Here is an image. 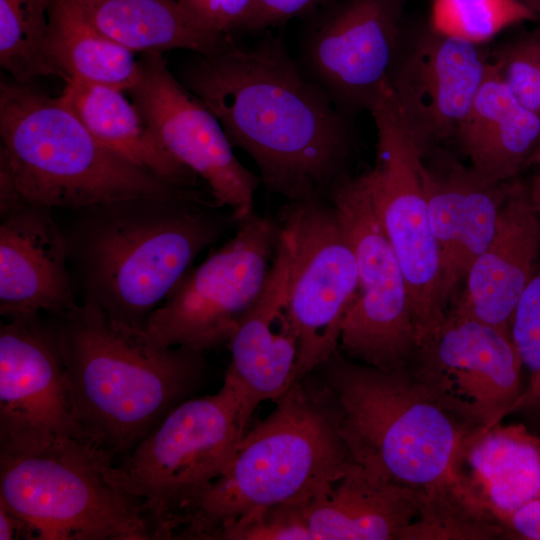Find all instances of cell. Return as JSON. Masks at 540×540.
<instances>
[{"instance_id": "1", "label": "cell", "mask_w": 540, "mask_h": 540, "mask_svg": "<svg viewBox=\"0 0 540 540\" xmlns=\"http://www.w3.org/2000/svg\"><path fill=\"white\" fill-rule=\"evenodd\" d=\"M183 85L217 118L231 145L287 202L329 200L349 176L353 140L345 114L276 39L242 48L227 37L183 70Z\"/></svg>"}, {"instance_id": "2", "label": "cell", "mask_w": 540, "mask_h": 540, "mask_svg": "<svg viewBox=\"0 0 540 540\" xmlns=\"http://www.w3.org/2000/svg\"><path fill=\"white\" fill-rule=\"evenodd\" d=\"M211 193L144 197L76 210L65 236L83 299L144 329L195 258L233 224Z\"/></svg>"}, {"instance_id": "3", "label": "cell", "mask_w": 540, "mask_h": 540, "mask_svg": "<svg viewBox=\"0 0 540 540\" xmlns=\"http://www.w3.org/2000/svg\"><path fill=\"white\" fill-rule=\"evenodd\" d=\"M52 319L75 418L112 459L126 456L204 379V353L160 346L91 300Z\"/></svg>"}, {"instance_id": "4", "label": "cell", "mask_w": 540, "mask_h": 540, "mask_svg": "<svg viewBox=\"0 0 540 540\" xmlns=\"http://www.w3.org/2000/svg\"><path fill=\"white\" fill-rule=\"evenodd\" d=\"M225 471L180 518L177 539H217L226 524L288 502H309L351 460L336 402L306 377L274 400Z\"/></svg>"}, {"instance_id": "5", "label": "cell", "mask_w": 540, "mask_h": 540, "mask_svg": "<svg viewBox=\"0 0 540 540\" xmlns=\"http://www.w3.org/2000/svg\"><path fill=\"white\" fill-rule=\"evenodd\" d=\"M0 169L29 203L72 211L131 198L178 197L207 188L172 184L102 145L57 98L1 81Z\"/></svg>"}, {"instance_id": "6", "label": "cell", "mask_w": 540, "mask_h": 540, "mask_svg": "<svg viewBox=\"0 0 540 540\" xmlns=\"http://www.w3.org/2000/svg\"><path fill=\"white\" fill-rule=\"evenodd\" d=\"M318 369L353 461L420 491L452 471L470 431L432 401L409 366L379 369L338 348Z\"/></svg>"}, {"instance_id": "7", "label": "cell", "mask_w": 540, "mask_h": 540, "mask_svg": "<svg viewBox=\"0 0 540 540\" xmlns=\"http://www.w3.org/2000/svg\"><path fill=\"white\" fill-rule=\"evenodd\" d=\"M111 463L73 438L0 451V505L27 524L31 539H153L141 501L108 478Z\"/></svg>"}, {"instance_id": "8", "label": "cell", "mask_w": 540, "mask_h": 540, "mask_svg": "<svg viewBox=\"0 0 540 540\" xmlns=\"http://www.w3.org/2000/svg\"><path fill=\"white\" fill-rule=\"evenodd\" d=\"M241 400L224 378L213 395L174 407L107 476L141 501L153 539H172L187 508L226 469L245 435Z\"/></svg>"}, {"instance_id": "9", "label": "cell", "mask_w": 540, "mask_h": 540, "mask_svg": "<svg viewBox=\"0 0 540 540\" xmlns=\"http://www.w3.org/2000/svg\"><path fill=\"white\" fill-rule=\"evenodd\" d=\"M368 111L376 127V159L359 176L402 270L419 347L448 314L441 297L440 250L419 175L420 150L402 122L389 84Z\"/></svg>"}, {"instance_id": "10", "label": "cell", "mask_w": 540, "mask_h": 540, "mask_svg": "<svg viewBox=\"0 0 540 540\" xmlns=\"http://www.w3.org/2000/svg\"><path fill=\"white\" fill-rule=\"evenodd\" d=\"M278 238V223L255 211L238 221L234 235L149 316L145 333L160 346L202 353L229 343L264 288Z\"/></svg>"}, {"instance_id": "11", "label": "cell", "mask_w": 540, "mask_h": 540, "mask_svg": "<svg viewBox=\"0 0 540 540\" xmlns=\"http://www.w3.org/2000/svg\"><path fill=\"white\" fill-rule=\"evenodd\" d=\"M277 223L290 248L288 304L299 340L295 382L339 348L358 289L357 261L329 200L286 202Z\"/></svg>"}, {"instance_id": "12", "label": "cell", "mask_w": 540, "mask_h": 540, "mask_svg": "<svg viewBox=\"0 0 540 540\" xmlns=\"http://www.w3.org/2000/svg\"><path fill=\"white\" fill-rule=\"evenodd\" d=\"M335 207L357 261L358 289L346 314L339 348L379 369L407 367L418 349L407 285L360 176L332 190Z\"/></svg>"}, {"instance_id": "13", "label": "cell", "mask_w": 540, "mask_h": 540, "mask_svg": "<svg viewBox=\"0 0 540 540\" xmlns=\"http://www.w3.org/2000/svg\"><path fill=\"white\" fill-rule=\"evenodd\" d=\"M409 368L432 401L470 432L495 426L522 395L510 332L470 318L448 313Z\"/></svg>"}, {"instance_id": "14", "label": "cell", "mask_w": 540, "mask_h": 540, "mask_svg": "<svg viewBox=\"0 0 540 540\" xmlns=\"http://www.w3.org/2000/svg\"><path fill=\"white\" fill-rule=\"evenodd\" d=\"M127 93L169 154L196 174L237 222L254 211L259 176L238 160L220 122L172 75L160 52L142 53Z\"/></svg>"}, {"instance_id": "15", "label": "cell", "mask_w": 540, "mask_h": 540, "mask_svg": "<svg viewBox=\"0 0 540 540\" xmlns=\"http://www.w3.org/2000/svg\"><path fill=\"white\" fill-rule=\"evenodd\" d=\"M62 438L91 444L74 415L53 319H7L0 327V451Z\"/></svg>"}, {"instance_id": "16", "label": "cell", "mask_w": 540, "mask_h": 540, "mask_svg": "<svg viewBox=\"0 0 540 540\" xmlns=\"http://www.w3.org/2000/svg\"><path fill=\"white\" fill-rule=\"evenodd\" d=\"M481 46L430 25L401 32L389 86L420 151L454 138L487 73L489 54Z\"/></svg>"}, {"instance_id": "17", "label": "cell", "mask_w": 540, "mask_h": 540, "mask_svg": "<svg viewBox=\"0 0 540 540\" xmlns=\"http://www.w3.org/2000/svg\"><path fill=\"white\" fill-rule=\"evenodd\" d=\"M401 32L392 0H348L306 36L305 74L342 113L368 110L389 81Z\"/></svg>"}, {"instance_id": "18", "label": "cell", "mask_w": 540, "mask_h": 540, "mask_svg": "<svg viewBox=\"0 0 540 540\" xmlns=\"http://www.w3.org/2000/svg\"><path fill=\"white\" fill-rule=\"evenodd\" d=\"M419 175L440 250L441 297L447 306L489 245L511 180H486L438 145L420 151Z\"/></svg>"}, {"instance_id": "19", "label": "cell", "mask_w": 540, "mask_h": 540, "mask_svg": "<svg viewBox=\"0 0 540 540\" xmlns=\"http://www.w3.org/2000/svg\"><path fill=\"white\" fill-rule=\"evenodd\" d=\"M289 269V242L279 227L264 288L229 341L224 378L235 388L247 423L259 403L274 401L295 382L299 340L288 304Z\"/></svg>"}, {"instance_id": "20", "label": "cell", "mask_w": 540, "mask_h": 540, "mask_svg": "<svg viewBox=\"0 0 540 540\" xmlns=\"http://www.w3.org/2000/svg\"><path fill=\"white\" fill-rule=\"evenodd\" d=\"M64 230L51 208L25 203L0 225V314L6 319L75 308Z\"/></svg>"}, {"instance_id": "21", "label": "cell", "mask_w": 540, "mask_h": 540, "mask_svg": "<svg viewBox=\"0 0 540 540\" xmlns=\"http://www.w3.org/2000/svg\"><path fill=\"white\" fill-rule=\"evenodd\" d=\"M540 216L528 189L512 182L495 233L475 259L451 315L510 332L516 305L537 268Z\"/></svg>"}, {"instance_id": "22", "label": "cell", "mask_w": 540, "mask_h": 540, "mask_svg": "<svg viewBox=\"0 0 540 540\" xmlns=\"http://www.w3.org/2000/svg\"><path fill=\"white\" fill-rule=\"evenodd\" d=\"M422 492L353 461L308 502L311 540H400L419 514Z\"/></svg>"}, {"instance_id": "23", "label": "cell", "mask_w": 540, "mask_h": 540, "mask_svg": "<svg viewBox=\"0 0 540 540\" xmlns=\"http://www.w3.org/2000/svg\"><path fill=\"white\" fill-rule=\"evenodd\" d=\"M454 138L478 174L492 182H506L532 163L539 150L540 116L515 98L489 62Z\"/></svg>"}, {"instance_id": "24", "label": "cell", "mask_w": 540, "mask_h": 540, "mask_svg": "<svg viewBox=\"0 0 540 540\" xmlns=\"http://www.w3.org/2000/svg\"><path fill=\"white\" fill-rule=\"evenodd\" d=\"M124 93L71 80L65 83L59 98L111 151L172 184L208 189L196 174L169 154Z\"/></svg>"}, {"instance_id": "25", "label": "cell", "mask_w": 540, "mask_h": 540, "mask_svg": "<svg viewBox=\"0 0 540 540\" xmlns=\"http://www.w3.org/2000/svg\"><path fill=\"white\" fill-rule=\"evenodd\" d=\"M97 29L133 52L217 50L228 36L199 26L178 0H66Z\"/></svg>"}, {"instance_id": "26", "label": "cell", "mask_w": 540, "mask_h": 540, "mask_svg": "<svg viewBox=\"0 0 540 540\" xmlns=\"http://www.w3.org/2000/svg\"><path fill=\"white\" fill-rule=\"evenodd\" d=\"M470 476L484 500L505 520L540 497V439L521 428L467 433L460 444Z\"/></svg>"}, {"instance_id": "27", "label": "cell", "mask_w": 540, "mask_h": 540, "mask_svg": "<svg viewBox=\"0 0 540 540\" xmlns=\"http://www.w3.org/2000/svg\"><path fill=\"white\" fill-rule=\"evenodd\" d=\"M46 54L65 83L81 81L127 92L138 74L135 52L97 29L66 0H52Z\"/></svg>"}, {"instance_id": "28", "label": "cell", "mask_w": 540, "mask_h": 540, "mask_svg": "<svg viewBox=\"0 0 540 540\" xmlns=\"http://www.w3.org/2000/svg\"><path fill=\"white\" fill-rule=\"evenodd\" d=\"M422 492L418 516L400 540H492L505 523L456 466Z\"/></svg>"}, {"instance_id": "29", "label": "cell", "mask_w": 540, "mask_h": 540, "mask_svg": "<svg viewBox=\"0 0 540 540\" xmlns=\"http://www.w3.org/2000/svg\"><path fill=\"white\" fill-rule=\"evenodd\" d=\"M52 0H0V65L14 81L58 77L46 54Z\"/></svg>"}, {"instance_id": "30", "label": "cell", "mask_w": 540, "mask_h": 540, "mask_svg": "<svg viewBox=\"0 0 540 540\" xmlns=\"http://www.w3.org/2000/svg\"><path fill=\"white\" fill-rule=\"evenodd\" d=\"M534 19L521 0H433L430 26L482 45L505 28Z\"/></svg>"}, {"instance_id": "31", "label": "cell", "mask_w": 540, "mask_h": 540, "mask_svg": "<svg viewBox=\"0 0 540 540\" xmlns=\"http://www.w3.org/2000/svg\"><path fill=\"white\" fill-rule=\"evenodd\" d=\"M510 335L529 386L513 410H522L540 421V269L519 299L510 321Z\"/></svg>"}, {"instance_id": "32", "label": "cell", "mask_w": 540, "mask_h": 540, "mask_svg": "<svg viewBox=\"0 0 540 540\" xmlns=\"http://www.w3.org/2000/svg\"><path fill=\"white\" fill-rule=\"evenodd\" d=\"M488 60L515 98L540 116V29L502 43Z\"/></svg>"}, {"instance_id": "33", "label": "cell", "mask_w": 540, "mask_h": 540, "mask_svg": "<svg viewBox=\"0 0 540 540\" xmlns=\"http://www.w3.org/2000/svg\"><path fill=\"white\" fill-rule=\"evenodd\" d=\"M308 502H288L240 517L220 530L226 540H311Z\"/></svg>"}, {"instance_id": "34", "label": "cell", "mask_w": 540, "mask_h": 540, "mask_svg": "<svg viewBox=\"0 0 540 540\" xmlns=\"http://www.w3.org/2000/svg\"><path fill=\"white\" fill-rule=\"evenodd\" d=\"M253 0H178L194 21L204 30L228 36L240 28Z\"/></svg>"}, {"instance_id": "35", "label": "cell", "mask_w": 540, "mask_h": 540, "mask_svg": "<svg viewBox=\"0 0 540 540\" xmlns=\"http://www.w3.org/2000/svg\"><path fill=\"white\" fill-rule=\"evenodd\" d=\"M320 0H253L240 28L260 30L300 14Z\"/></svg>"}, {"instance_id": "36", "label": "cell", "mask_w": 540, "mask_h": 540, "mask_svg": "<svg viewBox=\"0 0 540 540\" xmlns=\"http://www.w3.org/2000/svg\"><path fill=\"white\" fill-rule=\"evenodd\" d=\"M506 535L528 540H540V497L516 509L505 520Z\"/></svg>"}, {"instance_id": "37", "label": "cell", "mask_w": 540, "mask_h": 540, "mask_svg": "<svg viewBox=\"0 0 540 540\" xmlns=\"http://www.w3.org/2000/svg\"><path fill=\"white\" fill-rule=\"evenodd\" d=\"M31 539L27 524L18 516L0 505V539Z\"/></svg>"}, {"instance_id": "38", "label": "cell", "mask_w": 540, "mask_h": 540, "mask_svg": "<svg viewBox=\"0 0 540 540\" xmlns=\"http://www.w3.org/2000/svg\"><path fill=\"white\" fill-rule=\"evenodd\" d=\"M532 163H536L537 172L533 178L531 187L528 189L533 207L540 216V148L533 158Z\"/></svg>"}, {"instance_id": "39", "label": "cell", "mask_w": 540, "mask_h": 540, "mask_svg": "<svg viewBox=\"0 0 540 540\" xmlns=\"http://www.w3.org/2000/svg\"><path fill=\"white\" fill-rule=\"evenodd\" d=\"M526 6H528L537 16H540V0H521Z\"/></svg>"}]
</instances>
